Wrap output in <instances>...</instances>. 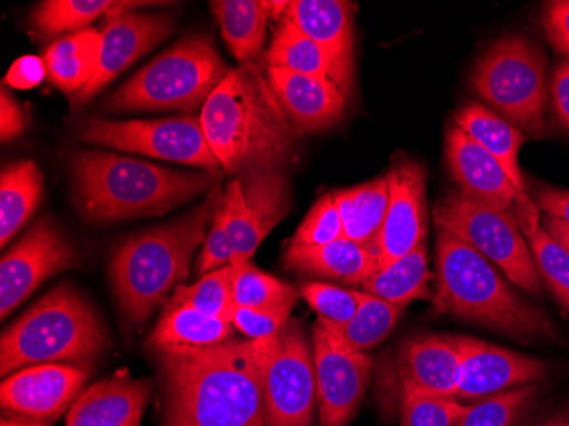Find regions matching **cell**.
Wrapping results in <instances>:
<instances>
[{"label":"cell","instance_id":"cell-1","mask_svg":"<svg viewBox=\"0 0 569 426\" xmlns=\"http://www.w3.org/2000/svg\"><path fill=\"white\" fill-rule=\"evenodd\" d=\"M271 338L156 351L166 426H268L264 371Z\"/></svg>","mask_w":569,"mask_h":426},{"label":"cell","instance_id":"cell-2","mask_svg":"<svg viewBox=\"0 0 569 426\" xmlns=\"http://www.w3.org/2000/svg\"><path fill=\"white\" fill-rule=\"evenodd\" d=\"M201 127L223 171L283 169L297 159V133L258 63L229 69L204 102Z\"/></svg>","mask_w":569,"mask_h":426},{"label":"cell","instance_id":"cell-3","mask_svg":"<svg viewBox=\"0 0 569 426\" xmlns=\"http://www.w3.org/2000/svg\"><path fill=\"white\" fill-rule=\"evenodd\" d=\"M70 172L73 205L88 224L162 216L219 185L216 172L176 171L99 150L73 153Z\"/></svg>","mask_w":569,"mask_h":426},{"label":"cell","instance_id":"cell-4","mask_svg":"<svg viewBox=\"0 0 569 426\" xmlns=\"http://www.w3.org/2000/svg\"><path fill=\"white\" fill-rule=\"evenodd\" d=\"M222 186L179 219L152 227L121 242L110 259V280L121 313L140 326L164 306L190 275L191 259L204 241Z\"/></svg>","mask_w":569,"mask_h":426},{"label":"cell","instance_id":"cell-5","mask_svg":"<svg viewBox=\"0 0 569 426\" xmlns=\"http://www.w3.org/2000/svg\"><path fill=\"white\" fill-rule=\"evenodd\" d=\"M493 262L447 230L438 229L433 306L468 321L517 338L548 336L556 329L548 314L523 300Z\"/></svg>","mask_w":569,"mask_h":426},{"label":"cell","instance_id":"cell-6","mask_svg":"<svg viewBox=\"0 0 569 426\" xmlns=\"http://www.w3.org/2000/svg\"><path fill=\"white\" fill-rule=\"evenodd\" d=\"M111 346L101 317L72 285L62 284L12 323L0 338V371L67 364L91 370Z\"/></svg>","mask_w":569,"mask_h":426},{"label":"cell","instance_id":"cell-7","mask_svg":"<svg viewBox=\"0 0 569 426\" xmlns=\"http://www.w3.org/2000/svg\"><path fill=\"white\" fill-rule=\"evenodd\" d=\"M223 60L204 34H190L130 77L104 102L108 113L191 111L203 108L227 76Z\"/></svg>","mask_w":569,"mask_h":426},{"label":"cell","instance_id":"cell-8","mask_svg":"<svg viewBox=\"0 0 569 426\" xmlns=\"http://www.w3.org/2000/svg\"><path fill=\"white\" fill-rule=\"evenodd\" d=\"M545 51L522 34L495 41L472 72V88L501 118L523 136L540 139L546 131Z\"/></svg>","mask_w":569,"mask_h":426},{"label":"cell","instance_id":"cell-9","mask_svg":"<svg viewBox=\"0 0 569 426\" xmlns=\"http://www.w3.org/2000/svg\"><path fill=\"white\" fill-rule=\"evenodd\" d=\"M433 220L493 262L530 296H540L542 280L515 211L498 210L468 195L449 194L435 205Z\"/></svg>","mask_w":569,"mask_h":426},{"label":"cell","instance_id":"cell-10","mask_svg":"<svg viewBox=\"0 0 569 426\" xmlns=\"http://www.w3.org/2000/svg\"><path fill=\"white\" fill-rule=\"evenodd\" d=\"M77 136L91 146L110 147L123 152L156 157L164 161L203 168L219 175L223 171L210 149L200 117L161 118V120H108L91 117L79 123Z\"/></svg>","mask_w":569,"mask_h":426},{"label":"cell","instance_id":"cell-11","mask_svg":"<svg viewBox=\"0 0 569 426\" xmlns=\"http://www.w3.org/2000/svg\"><path fill=\"white\" fill-rule=\"evenodd\" d=\"M264 405L268 426H312L318 405L315 350L296 319L271 338Z\"/></svg>","mask_w":569,"mask_h":426},{"label":"cell","instance_id":"cell-12","mask_svg":"<svg viewBox=\"0 0 569 426\" xmlns=\"http://www.w3.org/2000/svg\"><path fill=\"white\" fill-rule=\"evenodd\" d=\"M232 266L251 261L264 237L290 210V182L283 169H252L236 176L222 194Z\"/></svg>","mask_w":569,"mask_h":426},{"label":"cell","instance_id":"cell-13","mask_svg":"<svg viewBox=\"0 0 569 426\" xmlns=\"http://www.w3.org/2000/svg\"><path fill=\"white\" fill-rule=\"evenodd\" d=\"M79 261V252L69 237L50 219L38 220L0 261L2 319H8L44 280L73 268Z\"/></svg>","mask_w":569,"mask_h":426},{"label":"cell","instance_id":"cell-14","mask_svg":"<svg viewBox=\"0 0 569 426\" xmlns=\"http://www.w3.org/2000/svg\"><path fill=\"white\" fill-rule=\"evenodd\" d=\"M319 426H347L366 396L373 358L350 346L318 321L312 331Z\"/></svg>","mask_w":569,"mask_h":426},{"label":"cell","instance_id":"cell-15","mask_svg":"<svg viewBox=\"0 0 569 426\" xmlns=\"http://www.w3.org/2000/svg\"><path fill=\"white\" fill-rule=\"evenodd\" d=\"M142 6L150 4L120 2L107 16V26L101 33L98 72L79 95L73 96V108L86 105L89 99L107 88L114 77L120 76L124 69L142 59L147 51L158 47L171 34L174 18L171 14H147V12L133 11Z\"/></svg>","mask_w":569,"mask_h":426},{"label":"cell","instance_id":"cell-16","mask_svg":"<svg viewBox=\"0 0 569 426\" xmlns=\"http://www.w3.org/2000/svg\"><path fill=\"white\" fill-rule=\"evenodd\" d=\"M89 371V368L67 364L21 368L2 383L0 405L12 416L56 422L81 396Z\"/></svg>","mask_w":569,"mask_h":426},{"label":"cell","instance_id":"cell-17","mask_svg":"<svg viewBox=\"0 0 569 426\" xmlns=\"http://www.w3.org/2000/svg\"><path fill=\"white\" fill-rule=\"evenodd\" d=\"M389 207L376 242L377 271L405 258L427 237V175L415 161L387 172Z\"/></svg>","mask_w":569,"mask_h":426},{"label":"cell","instance_id":"cell-18","mask_svg":"<svg viewBox=\"0 0 569 426\" xmlns=\"http://www.w3.org/2000/svg\"><path fill=\"white\" fill-rule=\"evenodd\" d=\"M462 360L457 377V399H482L513 387L537 384L551 376V365L539 358L457 336Z\"/></svg>","mask_w":569,"mask_h":426},{"label":"cell","instance_id":"cell-19","mask_svg":"<svg viewBox=\"0 0 569 426\" xmlns=\"http://www.w3.org/2000/svg\"><path fill=\"white\" fill-rule=\"evenodd\" d=\"M396 360L401 399L408 396H457L462 360L457 336H415L402 343Z\"/></svg>","mask_w":569,"mask_h":426},{"label":"cell","instance_id":"cell-20","mask_svg":"<svg viewBox=\"0 0 569 426\" xmlns=\"http://www.w3.org/2000/svg\"><path fill=\"white\" fill-rule=\"evenodd\" d=\"M268 85L297 133L328 130L343 118L347 96L331 81L264 66Z\"/></svg>","mask_w":569,"mask_h":426},{"label":"cell","instance_id":"cell-21","mask_svg":"<svg viewBox=\"0 0 569 426\" xmlns=\"http://www.w3.org/2000/svg\"><path fill=\"white\" fill-rule=\"evenodd\" d=\"M446 152L450 175L460 194L507 211H513V207L526 198L515 188L497 159L457 125L447 133Z\"/></svg>","mask_w":569,"mask_h":426},{"label":"cell","instance_id":"cell-22","mask_svg":"<svg viewBox=\"0 0 569 426\" xmlns=\"http://www.w3.org/2000/svg\"><path fill=\"white\" fill-rule=\"evenodd\" d=\"M150 397L147 380L111 377L82 390L70 406L67 426H140Z\"/></svg>","mask_w":569,"mask_h":426},{"label":"cell","instance_id":"cell-23","mask_svg":"<svg viewBox=\"0 0 569 426\" xmlns=\"http://www.w3.org/2000/svg\"><path fill=\"white\" fill-rule=\"evenodd\" d=\"M353 11L345 0H293L283 18L353 70Z\"/></svg>","mask_w":569,"mask_h":426},{"label":"cell","instance_id":"cell-24","mask_svg":"<svg viewBox=\"0 0 569 426\" xmlns=\"http://www.w3.org/2000/svg\"><path fill=\"white\" fill-rule=\"evenodd\" d=\"M264 66L280 67L326 79L338 86L345 96H350L353 89V70L347 69L331 51L303 37L296 26L290 24L284 18L278 22L277 31L271 38L270 48L264 56Z\"/></svg>","mask_w":569,"mask_h":426},{"label":"cell","instance_id":"cell-25","mask_svg":"<svg viewBox=\"0 0 569 426\" xmlns=\"http://www.w3.org/2000/svg\"><path fill=\"white\" fill-rule=\"evenodd\" d=\"M283 262L287 270L332 278L347 285H363L377 271L372 249L350 239H338L322 246H290Z\"/></svg>","mask_w":569,"mask_h":426},{"label":"cell","instance_id":"cell-26","mask_svg":"<svg viewBox=\"0 0 569 426\" xmlns=\"http://www.w3.org/2000/svg\"><path fill=\"white\" fill-rule=\"evenodd\" d=\"M232 323L207 316L187 306L164 304L161 319L153 328L149 346L153 351L209 348L234 339Z\"/></svg>","mask_w":569,"mask_h":426},{"label":"cell","instance_id":"cell-27","mask_svg":"<svg viewBox=\"0 0 569 426\" xmlns=\"http://www.w3.org/2000/svg\"><path fill=\"white\" fill-rule=\"evenodd\" d=\"M456 125L497 159L520 194L526 191V181L519 165L520 149L526 142L522 131L478 102H472L459 111L456 115Z\"/></svg>","mask_w":569,"mask_h":426},{"label":"cell","instance_id":"cell-28","mask_svg":"<svg viewBox=\"0 0 569 426\" xmlns=\"http://www.w3.org/2000/svg\"><path fill=\"white\" fill-rule=\"evenodd\" d=\"M223 40L241 66L258 62L267 41L273 2L267 0H217L210 2Z\"/></svg>","mask_w":569,"mask_h":426},{"label":"cell","instance_id":"cell-29","mask_svg":"<svg viewBox=\"0 0 569 426\" xmlns=\"http://www.w3.org/2000/svg\"><path fill=\"white\" fill-rule=\"evenodd\" d=\"M101 33L82 30L60 38L44 51V66L51 85L76 96L92 81L101 57Z\"/></svg>","mask_w":569,"mask_h":426},{"label":"cell","instance_id":"cell-30","mask_svg":"<svg viewBox=\"0 0 569 426\" xmlns=\"http://www.w3.org/2000/svg\"><path fill=\"white\" fill-rule=\"evenodd\" d=\"M335 200L343 222L345 239L366 246L376 255L377 237L389 207L387 176L336 191Z\"/></svg>","mask_w":569,"mask_h":426},{"label":"cell","instance_id":"cell-31","mask_svg":"<svg viewBox=\"0 0 569 426\" xmlns=\"http://www.w3.org/2000/svg\"><path fill=\"white\" fill-rule=\"evenodd\" d=\"M43 175L37 162L16 161L0 176V242L8 246L40 204Z\"/></svg>","mask_w":569,"mask_h":426},{"label":"cell","instance_id":"cell-32","mask_svg":"<svg viewBox=\"0 0 569 426\" xmlns=\"http://www.w3.org/2000/svg\"><path fill=\"white\" fill-rule=\"evenodd\" d=\"M430 280L427 245L421 242L405 258L376 271L366 284L361 285L363 288L361 291L387 303L408 307L412 300L431 299Z\"/></svg>","mask_w":569,"mask_h":426},{"label":"cell","instance_id":"cell-33","mask_svg":"<svg viewBox=\"0 0 569 426\" xmlns=\"http://www.w3.org/2000/svg\"><path fill=\"white\" fill-rule=\"evenodd\" d=\"M519 224L523 236L529 239L530 252L540 278L569 313V252L549 236L540 224L537 210L523 214L519 217Z\"/></svg>","mask_w":569,"mask_h":426},{"label":"cell","instance_id":"cell-34","mask_svg":"<svg viewBox=\"0 0 569 426\" xmlns=\"http://www.w3.org/2000/svg\"><path fill=\"white\" fill-rule=\"evenodd\" d=\"M406 307L387 303L361 291V303L353 319L335 331L351 350L369 354L392 331Z\"/></svg>","mask_w":569,"mask_h":426},{"label":"cell","instance_id":"cell-35","mask_svg":"<svg viewBox=\"0 0 569 426\" xmlns=\"http://www.w3.org/2000/svg\"><path fill=\"white\" fill-rule=\"evenodd\" d=\"M168 306H187L207 316L232 323L234 314V266L203 275L197 284L179 285L169 297Z\"/></svg>","mask_w":569,"mask_h":426},{"label":"cell","instance_id":"cell-36","mask_svg":"<svg viewBox=\"0 0 569 426\" xmlns=\"http://www.w3.org/2000/svg\"><path fill=\"white\" fill-rule=\"evenodd\" d=\"M299 294L300 291L280 278L256 268L251 261L234 266L236 307L292 313Z\"/></svg>","mask_w":569,"mask_h":426},{"label":"cell","instance_id":"cell-37","mask_svg":"<svg viewBox=\"0 0 569 426\" xmlns=\"http://www.w3.org/2000/svg\"><path fill=\"white\" fill-rule=\"evenodd\" d=\"M120 2L117 0H44L33 12V22L43 37L77 33L101 16H108Z\"/></svg>","mask_w":569,"mask_h":426},{"label":"cell","instance_id":"cell-38","mask_svg":"<svg viewBox=\"0 0 569 426\" xmlns=\"http://www.w3.org/2000/svg\"><path fill=\"white\" fill-rule=\"evenodd\" d=\"M539 384L513 387L469 405L453 426H515L539 396Z\"/></svg>","mask_w":569,"mask_h":426},{"label":"cell","instance_id":"cell-39","mask_svg":"<svg viewBox=\"0 0 569 426\" xmlns=\"http://www.w3.org/2000/svg\"><path fill=\"white\" fill-rule=\"evenodd\" d=\"M300 296L318 313L319 323L331 329L345 328L353 319L361 303V291L347 290L322 281H307Z\"/></svg>","mask_w":569,"mask_h":426},{"label":"cell","instance_id":"cell-40","mask_svg":"<svg viewBox=\"0 0 569 426\" xmlns=\"http://www.w3.org/2000/svg\"><path fill=\"white\" fill-rule=\"evenodd\" d=\"M345 239L343 222L335 194H326L312 205L306 219L293 234L290 246H322Z\"/></svg>","mask_w":569,"mask_h":426},{"label":"cell","instance_id":"cell-41","mask_svg":"<svg viewBox=\"0 0 569 426\" xmlns=\"http://www.w3.org/2000/svg\"><path fill=\"white\" fill-rule=\"evenodd\" d=\"M466 408L457 397H402L401 426H453Z\"/></svg>","mask_w":569,"mask_h":426},{"label":"cell","instance_id":"cell-42","mask_svg":"<svg viewBox=\"0 0 569 426\" xmlns=\"http://www.w3.org/2000/svg\"><path fill=\"white\" fill-rule=\"evenodd\" d=\"M230 265H232V248H230L229 232H227V211L220 198L209 232L204 237L200 258H198L197 275L201 278L203 275L222 270Z\"/></svg>","mask_w":569,"mask_h":426},{"label":"cell","instance_id":"cell-43","mask_svg":"<svg viewBox=\"0 0 569 426\" xmlns=\"http://www.w3.org/2000/svg\"><path fill=\"white\" fill-rule=\"evenodd\" d=\"M290 319V310H260L236 307L232 326L248 339H264L277 335Z\"/></svg>","mask_w":569,"mask_h":426},{"label":"cell","instance_id":"cell-44","mask_svg":"<svg viewBox=\"0 0 569 426\" xmlns=\"http://www.w3.org/2000/svg\"><path fill=\"white\" fill-rule=\"evenodd\" d=\"M542 24L552 47L569 57V0L551 2L546 9Z\"/></svg>","mask_w":569,"mask_h":426},{"label":"cell","instance_id":"cell-45","mask_svg":"<svg viewBox=\"0 0 569 426\" xmlns=\"http://www.w3.org/2000/svg\"><path fill=\"white\" fill-rule=\"evenodd\" d=\"M26 127H28V117L22 106L4 86L0 89V139L2 142H11L21 136Z\"/></svg>","mask_w":569,"mask_h":426},{"label":"cell","instance_id":"cell-46","mask_svg":"<svg viewBox=\"0 0 569 426\" xmlns=\"http://www.w3.org/2000/svg\"><path fill=\"white\" fill-rule=\"evenodd\" d=\"M48 76L43 59L26 56L16 60L6 76V86L16 89H33Z\"/></svg>","mask_w":569,"mask_h":426},{"label":"cell","instance_id":"cell-47","mask_svg":"<svg viewBox=\"0 0 569 426\" xmlns=\"http://www.w3.org/2000/svg\"><path fill=\"white\" fill-rule=\"evenodd\" d=\"M552 106H555L558 120L562 127L569 130V59L559 63L558 69L552 73L551 86Z\"/></svg>","mask_w":569,"mask_h":426},{"label":"cell","instance_id":"cell-48","mask_svg":"<svg viewBox=\"0 0 569 426\" xmlns=\"http://www.w3.org/2000/svg\"><path fill=\"white\" fill-rule=\"evenodd\" d=\"M536 205L546 216L555 217L569 226V190L542 188L537 194Z\"/></svg>","mask_w":569,"mask_h":426},{"label":"cell","instance_id":"cell-49","mask_svg":"<svg viewBox=\"0 0 569 426\" xmlns=\"http://www.w3.org/2000/svg\"><path fill=\"white\" fill-rule=\"evenodd\" d=\"M540 224L548 230L549 236L558 241L566 251L569 252V226L568 224L561 222V220L555 219V217L546 216L545 219H540Z\"/></svg>","mask_w":569,"mask_h":426},{"label":"cell","instance_id":"cell-50","mask_svg":"<svg viewBox=\"0 0 569 426\" xmlns=\"http://www.w3.org/2000/svg\"><path fill=\"white\" fill-rule=\"evenodd\" d=\"M0 426H50L48 423L34 422V419L21 418V416H4Z\"/></svg>","mask_w":569,"mask_h":426},{"label":"cell","instance_id":"cell-51","mask_svg":"<svg viewBox=\"0 0 569 426\" xmlns=\"http://www.w3.org/2000/svg\"><path fill=\"white\" fill-rule=\"evenodd\" d=\"M540 426H568V418L566 416H552L551 419H548V422L545 423V425Z\"/></svg>","mask_w":569,"mask_h":426},{"label":"cell","instance_id":"cell-52","mask_svg":"<svg viewBox=\"0 0 569 426\" xmlns=\"http://www.w3.org/2000/svg\"><path fill=\"white\" fill-rule=\"evenodd\" d=\"M568 426H569V416H568Z\"/></svg>","mask_w":569,"mask_h":426}]
</instances>
